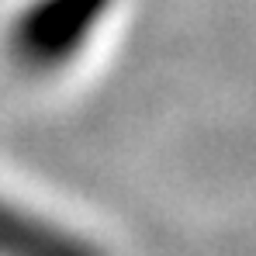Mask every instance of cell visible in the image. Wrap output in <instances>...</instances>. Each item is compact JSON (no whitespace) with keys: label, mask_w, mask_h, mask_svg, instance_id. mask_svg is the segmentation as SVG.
I'll return each instance as SVG.
<instances>
[{"label":"cell","mask_w":256,"mask_h":256,"mask_svg":"<svg viewBox=\"0 0 256 256\" xmlns=\"http://www.w3.org/2000/svg\"><path fill=\"white\" fill-rule=\"evenodd\" d=\"M111 4L114 0H32L10 21V59L32 73H52L73 62Z\"/></svg>","instance_id":"obj_1"},{"label":"cell","mask_w":256,"mask_h":256,"mask_svg":"<svg viewBox=\"0 0 256 256\" xmlns=\"http://www.w3.org/2000/svg\"><path fill=\"white\" fill-rule=\"evenodd\" d=\"M0 256H104L80 232L0 194Z\"/></svg>","instance_id":"obj_2"}]
</instances>
